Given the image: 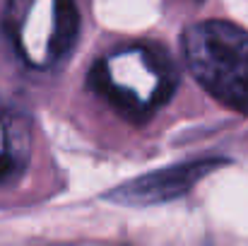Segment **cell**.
Masks as SVG:
<instances>
[{
  "label": "cell",
  "mask_w": 248,
  "mask_h": 246,
  "mask_svg": "<svg viewBox=\"0 0 248 246\" xmlns=\"http://www.w3.org/2000/svg\"><path fill=\"white\" fill-rule=\"evenodd\" d=\"M222 160H195L166 166L152 174H142L133 181L121 183L116 191H111L106 198L121 205H157L173 200L178 196H186L200 179L212 174Z\"/></svg>",
  "instance_id": "obj_4"
},
{
  "label": "cell",
  "mask_w": 248,
  "mask_h": 246,
  "mask_svg": "<svg viewBox=\"0 0 248 246\" xmlns=\"http://www.w3.org/2000/svg\"><path fill=\"white\" fill-rule=\"evenodd\" d=\"M92 89L130 121H147L173 97L178 73L155 44H133L99 58L89 73Z\"/></svg>",
  "instance_id": "obj_1"
},
{
  "label": "cell",
  "mask_w": 248,
  "mask_h": 246,
  "mask_svg": "<svg viewBox=\"0 0 248 246\" xmlns=\"http://www.w3.org/2000/svg\"><path fill=\"white\" fill-rule=\"evenodd\" d=\"M2 29L27 68L51 70L73 51L80 12L75 0H7Z\"/></svg>",
  "instance_id": "obj_3"
},
{
  "label": "cell",
  "mask_w": 248,
  "mask_h": 246,
  "mask_svg": "<svg viewBox=\"0 0 248 246\" xmlns=\"http://www.w3.org/2000/svg\"><path fill=\"white\" fill-rule=\"evenodd\" d=\"M31 155V123L22 109L0 99V183L17 181Z\"/></svg>",
  "instance_id": "obj_5"
},
{
  "label": "cell",
  "mask_w": 248,
  "mask_h": 246,
  "mask_svg": "<svg viewBox=\"0 0 248 246\" xmlns=\"http://www.w3.org/2000/svg\"><path fill=\"white\" fill-rule=\"evenodd\" d=\"M190 75L219 104L248 116V34L224 19L195 22L183 32Z\"/></svg>",
  "instance_id": "obj_2"
}]
</instances>
